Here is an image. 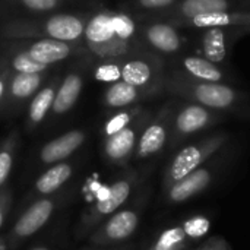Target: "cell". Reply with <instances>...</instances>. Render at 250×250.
Here are the masks:
<instances>
[{
  "label": "cell",
  "mask_w": 250,
  "mask_h": 250,
  "mask_svg": "<svg viewBox=\"0 0 250 250\" xmlns=\"http://www.w3.org/2000/svg\"><path fill=\"white\" fill-rule=\"evenodd\" d=\"M229 139L230 135L227 132H217L179 148L163 173V192L211 160L220 149L227 145Z\"/></svg>",
  "instance_id": "cell-1"
},
{
  "label": "cell",
  "mask_w": 250,
  "mask_h": 250,
  "mask_svg": "<svg viewBox=\"0 0 250 250\" xmlns=\"http://www.w3.org/2000/svg\"><path fill=\"white\" fill-rule=\"evenodd\" d=\"M139 183V174L135 170L125 171L120 177H117L107 193L95 201L81 217V221L76 227V234L79 237L91 234L94 229H97L105 218L117 212L123 208V205L129 201L132 193L135 192Z\"/></svg>",
  "instance_id": "cell-2"
},
{
  "label": "cell",
  "mask_w": 250,
  "mask_h": 250,
  "mask_svg": "<svg viewBox=\"0 0 250 250\" xmlns=\"http://www.w3.org/2000/svg\"><path fill=\"white\" fill-rule=\"evenodd\" d=\"M171 88L188 101L201 104L218 113L236 111L243 104V95L233 86L221 82H201L185 78L183 81H176Z\"/></svg>",
  "instance_id": "cell-3"
},
{
  "label": "cell",
  "mask_w": 250,
  "mask_h": 250,
  "mask_svg": "<svg viewBox=\"0 0 250 250\" xmlns=\"http://www.w3.org/2000/svg\"><path fill=\"white\" fill-rule=\"evenodd\" d=\"M229 157L224 146L199 168H196L195 171L183 177L180 182L168 188L166 192H163L166 202L168 205H180L208 190L217 182L223 170L227 167Z\"/></svg>",
  "instance_id": "cell-4"
},
{
  "label": "cell",
  "mask_w": 250,
  "mask_h": 250,
  "mask_svg": "<svg viewBox=\"0 0 250 250\" xmlns=\"http://www.w3.org/2000/svg\"><path fill=\"white\" fill-rule=\"evenodd\" d=\"M224 119L223 113L209 110L201 104L188 101L173 113L171 136L168 149L179 148L186 139L218 125Z\"/></svg>",
  "instance_id": "cell-5"
},
{
  "label": "cell",
  "mask_w": 250,
  "mask_h": 250,
  "mask_svg": "<svg viewBox=\"0 0 250 250\" xmlns=\"http://www.w3.org/2000/svg\"><path fill=\"white\" fill-rule=\"evenodd\" d=\"M173 113L174 110L170 105H166L160 110V113L149 119L145 125L138 145L135 151V160L145 161L158 157L168 148L170 136H171V125H173Z\"/></svg>",
  "instance_id": "cell-6"
},
{
  "label": "cell",
  "mask_w": 250,
  "mask_h": 250,
  "mask_svg": "<svg viewBox=\"0 0 250 250\" xmlns=\"http://www.w3.org/2000/svg\"><path fill=\"white\" fill-rule=\"evenodd\" d=\"M141 207L122 208L105 218L91 234L89 242L97 246H108L126 242L139 227Z\"/></svg>",
  "instance_id": "cell-7"
},
{
  "label": "cell",
  "mask_w": 250,
  "mask_h": 250,
  "mask_svg": "<svg viewBox=\"0 0 250 250\" xmlns=\"http://www.w3.org/2000/svg\"><path fill=\"white\" fill-rule=\"evenodd\" d=\"M57 196H44L35 199L16 220L10 233H9V243L12 246L18 245L22 240L29 239L35 233H38L53 217L56 207H57Z\"/></svg>",
  "instance_id": "cell-8"
},
{
  "label": "cell",
  "mask_w": 250,
  "mask_h": 250,
  "mask_svg": "<svg viewBox=\"0 0 250 250\" xmlns=\"http://www.w3.org/2000/svg\"><path fill=\"white\" fill-rule=\"evenodd\" d=\"M149 119V114L142 113L130 126L110 138H105L103 142L104 158L114 166H126L135 157L139 136Z\"/></svg>",
  "instance_id": "cell-9"
},
{
  "label": "cell",
  "mask_w": 250,
  "mask_h": 250,
  "mask_svg": "<svg viewBox=\"0 0 250 250\" xmlns=\"http://www.w3.org/2000/svg\"><path fill=\"white\" fill-rule=\"evenodd\" d=\"M86 141V132L82 129L69 130L53 141L45 142L38 154L40 163L44 166H53L62 161H66L72 157Z\"/></svg>",
  "instance_id": "cell-10"
},
{
  "label": "cell",
  "mask_w": 250,
  "mask_h": 250,
  "mask_svg": "<svg viewBox=\"0 0 250 250\" xmlns=\"http://www.w3.org/2000/svg\"><path fill=\"white\" fill-rule=\"evenodd\" d=\"M73 173H75V166L67 161H62L50 166L32 185L31 196L38 199V198L56 195L72 179Z\"/></svg>",
  "instance_id": "cell-11"
},
{
  "label": "cell",
  "mask_w": 250,
  "mask_h": 250,
  "mask_svg": "<svg viewBox=\"0 0 250 250\" xmlns=\"http://www.w3.org/2000/svg\"><path fill=\"white\" fill-rule=\"evenodd\" d=\"M85 31L83 22L73 15H54L45 23V32L50 38L63 42L78 40Z\"/></svg>",
  "instance_id": "cell-12"
},
{
  "label": "cell",
  "mask_w": 250,
  "mask_h": 250,
  "mask_svg": "<svg viewBox=\"0 0 250 250\" xmlns=\"http://www.w3.org/2000/svg\"><path fill=\"white\" fill-rule=\"evenodd\" d=\"M83 34L88 42L92 45V48H104L103 53H105V47H110L108 44H113L117 40L111 23V15L108 13H98L92 16L88 25L85 26Z\"/></svg>",
  "instance_id": "cell-13"
},
{
  "label": "cell",
  "mask_w": 250,
  "mask_h": 250,
  "mask_svg": "<svg viewBox=\"0 0 250 250\" xmlns=\"http://www.w3.org/2000/svg\"><path fill=\"white\" fill-rule=\"evenodd\" d=\"M190 26L195 28H224V26H233V25H250V12H230V10H221V12H209L205 15L195 16L193 19L186 22Z\"/></svg>",
  "instance_id": "cell-14"
},
{
  "label": "cell",
  "mask_w": 250,
  "mask_h": 250,
  "mask_svg": "<svg viewBox=\"0 0 250 250\" xmlns=\"http://www.w3.org/2000/svg\"><path fill=\"white\" fill-rule=\"evenodd\" d=\"M82 91V79L79 75L70 73L64 78V81L62 82V85L59 86V89L56 91L54 95V103H53V114L60 116L64 114L67 111H70L73 108V105L76 104L79 95Z\"/></svg>",
  "instance_id": "cell-15"
},
{
  "label": "cell",
  "mask_w": 250,
  "mask_h": 250,
  "mask_svg": "<svg viewBox=\"0 0 250 250\" xmlns=\"http://www.w3.org/2000/svg\"><path fill=\"white\" fill-rule=\"evenodd\" d=\"M28 54L35 62L48 66L51 63L64 60L70 54V47L67 45V42L53 40V38H44V40L34 42L29 47Z\"/></svg>",
  "instance_id": "cell-16"
},
{
  "label": "cell",
  "mask_w": 250,
  "mask_h": 250,
  "mask_svg": "<svg viewBox=\"0 0 250 250\" xmlns=\"http://www.w3.org/2000/svg\"><path fill=\"white\" fill-rule=\"evenodd\" d=\"M145 35L149 44L163 53H176L182 47L179 32L168 23H152L148 26Z\"/></svg>",
  "instance_id": "cell-17"
},
{
  "label": "cell",
  "mask_w": 250,
  "mask_h": 250,
  "mask_svg": "<svg viewBox=\"0 0 250 250\" xmlns=\"http://www.w3.org/2000/svg\"><path fill=\"white\" fill-rule=\"evenodd\" d=\"M183 69L188 73V78L201 81V82H221L224 73L221 69L211 63L209 60L199 56H188L183 59Z\"/></svg>",
  "instance_id": "cell-18"
},
{
  "label": "cell",
  "mask_w": 250,
  "mask_h": 250,
  "mask_svg": "<svg viewBox=\"0 0 250 250\" xmlns=\"http://www.w3.org/2000/svg\"><path fill=\"white\" fill-rule=\"evenodd\" d=\"M145 95L144 89L132 86L123 81L114 82L104 94V103L111 108H126L139 101Z\"/></svg>",
  "instance_id": "cell-19"
},
{
  "label": "cell",
  "mask_w": 250,
  "mask_h": 250,
  "mask_svg": "<svg viewBox=\"0 0 250 250\" xmlns=\"http://www.w3.org/2000/svg\"><path fill=\"white\" fill-rule=\"evenodd\" d=\"M201 51L204 59L214 64L224 62L227 56L226 47V29L224 28H208L201 37Z\"/></svg>",
  "instance_id": "cell-20"
},
{
  "label": "cell",
  "mask_w": 250,
  "mask_h": 250,
  "mask_svg": "<svg viewBox=\"0 0 250 250\" xmlns=\"http://www.w3.org/2000/svg\"><path fill=\"white\" fill-rule=\"evenodd\" d=\"M230 9V0H183L176 7V15L182 22H188L195 16L209 12H221Z\"/></svg>",
  "instance_id": "cell-21"
},
{
  "label": "cell",
  "mask_w": 250,
  "mask_h": 250,
  "mask_svg": "<svg viewBox=\"0 0 250 250\" xmlns=\"http://www.w3.org/2000/svg\"><path fill=\"white\" fill-rule=\"evenodd\" d=\"M193 242L185 233L182 223L164 229L146 250H189Z\"/></svg>",
  "instance_id": "cell-22"
},
{
  "label": "cell",
  "mask_w": 250,
  "mask_h": 250,
  "mask_svg": "<svg viewBox=\"0 0 250 250\" xmlns=\"http://www.w3.org/2000/svg\"><path fill=\"white\" fill-rule=\"evenodd\" d=\"M152 66L145 60H130L122 66V81L139 89L148 88L152 82Z\"/></svg>",
  "instance_id": "cell-23"
},
{
  "label": "cell",
  "mask_w": 250,
  "mask_h": 250,
  "mask_svg": "<svg viewBox=\"0 0 250 250\" xmlns=\"http://www.w3.org/2000/svg\"><path fill=\"white\" fill-rule=\"evenodd\" d=\"M54 95H56V89L53 86H47L35 94V97L32 98L31 105H29V111H28V123H29L31 129L37 127L40 123H42V120L51 111L53 103H54Z\"/></svg>",
  "instance_id": "cell-24"
},
{
  "label": "cell",
  "mask_w": 250,
  "mask_h": 250,
  "mask_svg": "<svg viewBox=\"0 0 250 250\" xmlns=\"http://www.w3.org/2000/svg\"><path fill=\"white\" fill-rule=\"evenodd\" d=\"M18 142L19 136L16 132H13L0 144V189L4 188L9 180V174L12 171L16 157Z\"/></svg>",
  "instance_id": "cell-25"
},
{
  "label": "cell",
  "mask_w": 250,
  "mask_h": 250,
  "mask_svg": "<svg viewBox=\"0 0 250 250\" xmlns=\"http://www.w3.org/2000/svg\"><path fill=\"white\" fill-rule=\"evenodd\" d=\"M41 85L40 73H18L10 82V95L15 100H26Z\"/></svg>",
  "instance_id": "cell-26"
},
{
  "label": "cell",
  "mask_w": 250,
  "mask_h": 250,
  "mask_svg": "<svg viewBox=\"0 0 250 250\" xmlns=\"http://www.w3.org/2000/svg\"><path fill=\"white\" fill-rule=\"evenodd\" d=\"M142 114V110L139 107H133V108H125L116 114H113L103 126L101 129V135L103 138H110L116 133H119L120 130L126 129L127 126H130L139 116Z\"/></svg>",
  "instance_id": "cell-27"
},
{
  "label": "cell",
  "mask_w": 250,
  "mask_h": 250,
  "mask_svg": "<svg viewBox=\"0 0 250 250\" xmlns=\"http://www.w3.org/2000/svg\"><path fill=\"white\" fill-rule=\"evenodd\" d=\"M182 223V227L185 230V233L188 234V237L195 243V242H199L201 239H204L209 230H211V220L207 217V215H202V214H196V215H192Z\"/></svg>",
  "instance_id": "cell-28"
},
{
  "label": "cell",
  "mask_w": 250,
  "mask_h": 250,
  "mask_svg": "<svg viewBox=\"0 0 250 250\" xmlns=\"http://www.w3.org/2000/svg\"><path fill=\"white\" fill-rule=\"evenodd\" d=\"M111 23H113V29H114L117 40H120L122 42H126L133 37L135 22L127 15H125V13L111 15Z\"/></svg>",
  "instance_id": "cell-29"
},
{
  "label": "cell",
  "mask_w": 250,
  "mask_h": 250,
  "mask_svg": "<svg viewBox=\"0 0 250 250\" xmlns=\"http://www.w3.org/2000/svg\"><path fill=\"white\" fill-rule=\"evenodd\" d=\"M13 69L18 73H41L47 69L45 64L35 62L28 53H21L13 59Z\"/></svg>",
  "instance_id": "cell-30"
},
{
  "label": "cell",
  "mask_w": 250,
  "mask_h": 250,
  "mask_svg": "<svg viewBox=\"0 0 250 250\" xmlns=\"http://www.w3.org/2000/svg\"><path fill=\"white\" fill-rule=\"evenodd\" d=\"M95 79L104 83H114L122 81V67L114 63H105L97 67L94 73Z\"/></svg>",
  "instance_id": "cell-31"
},
{
  "label": "cell",
  "mask_w": 250,
  "mask_h": 250,
  "mask_svg": "<svg viewBox=\"0 0 250 250\" xmlns=\"http://www.w3.org/2000/svg\"><path fill=\"white\" fill-rule=\"evenodd\" d=\"M190 250H231L229 242L220 236H214L207 239L205 242H202L199 246L196 248H190Z\"/></svg>",
  "instance_id": "cell-32"
},
{
  "label": "cell",
  "mask_w": 250,
  "mask_h": 250,
  "mask_svg": "<svg viewBox=\"0 0 250 250\" xmlns=\"http://www.w3.org/2000/svg\"><path fill=\"white\" fill-rule=\"evenodd\" d=\"M12 199H13L12 190L7 186L1 188L0 189V227L4 224V220H6V217H7L9 211H10Z\"/></svg>",
  "instance_id": "cell-33"
},
{
  "label": "cell",
  "mask_w": 250,
  "mask_h": 250,
  "mask_svg": "<svg viewBox=\"0 0 250 250\" xmlns=\"http://www.w3.org/2000/svg\"><path fill=\"white\" fill-rule=\"evenodd\" d=\"M21 1L23 3V6L35 12L50 10L57 6V0H21Z\"/></svg>",
  "instance_id": "cell-34"
},
{
  "label": "cell",
  "mask_w": 250,
  "mask_h": 250,
  "mask_svg": "<svg viewBox=\"0 0 250 250\" xmlns=\"http://www.w3.org/2000/svg\"><path fill=\"white\" fill-rule=\"evenodd\" d=\"M138 1L145 9H161L173 4L176 0H138Z\"/></svg>",
  "instance_id": "cell-35"
},
{
  "label": "cell",
  "mask_w": 250,
  "mask_h": 250,
  "mask_svg": "<svg viewBox=\"0 0 250 250\" xmlns=\"http://www.w3.org/2000/svg\"><path fill=\"white\" fill-rule=\"evenodd\" d=\"M9 249V243L6 240V237H0V250H7Z\"/></svg>",
  "instance_id": "cell-36"
},
{
  "label": "cell",
  "mask_w": 250,
  "mask_h": 250,
  "mask_svg": "<svg viewBox=\"0 0 250 250\" xmlns=\"http://www.w3.org/2000/svg\"><path fill=\"white\" fill-rule=\"evenodd\" d=\"M4 81L0 78V101H1V98H3V94H4Z\"/></svg>",
  "instance_id": "cell-37"
},
{
  "label": "cell",
  "mask_w": 250,
  "mask_h": 250,
  "mask_svg": "<svg viewBox=\"0 0 250 250\" xmlns=\"http://www.w3.org/2000/svg\"><path fill=\"white\" fill-rule=\"evenodd\" d=\"M31 250H50L48 248H45V246H35V248H32Z\"/></svg>",
  "instance_id": "cell-38"
},
{
  "label": "cell",
  "mask_w": 250,
  "mask_h": 250,
  "mask_svg": "<svg viewBox=\"0 0 250 250\" xmlns=\"http://www.w3.org/2000/svg\"><path fill=\"white\" fill-rule=\"evenodd\" d=\"M189 250H190V249H189Z\"/></svg>",
  "instance_id": "cell-39"
}]
</instances>
